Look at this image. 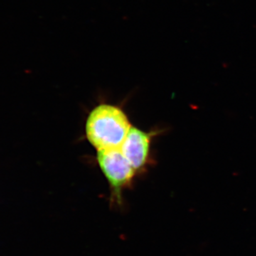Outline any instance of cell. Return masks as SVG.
I'll use <instances>...</instances> for the list:
<instances>
[{
	"instance_id": "7a4b0ae2",
	"label": "cell",
	"mask_w": 256,
	"mask_h": 256,
	"mask_svg": "<svg viewBox=\"0 0 256 256\" xmlns=\"http://www.w3.org/2000/svg\"><path fill=\"white\" fill-rule=\"evenodd\" d=\"M97 162L110 184L114 200L120 202L122 190L130 186L137 172L126 159L120 148L98 150Z\"/></svg>"
},
{
	"instance_id": "3957f363",
	"label": "cell",
	"mask_w": 256,
	"mask_h": 256,
	"mask_svg": "<svg viewBox=\"0 0 256 256\" xmlns=\"http://www.w3.org/2000/svg\"><path fill=\"white\" fill-rule=\"evenodd\" d=\"M156 132H146L132 126L120 149L136 172L141 171L149 161L151 141Z\"/></svg>"
},
{
	"instance_id": "6da1fadb",
	"label": "cell",
	"mask_w": 256,
	"mask_h": 256,
	"mask_svg": "<svg viewBox=\"0 0 256 256\" xmlns=\"http://www.w3.org/2000/svg\"><path fill=\"white\" fill-rule=\"evenodd\" d=\"M120 108L101 104L94 108L86 122V134L96 150L120 148L132 127Z\"/></svg>"
}]
</instances>
